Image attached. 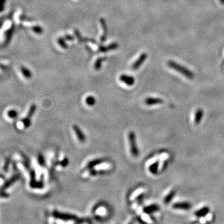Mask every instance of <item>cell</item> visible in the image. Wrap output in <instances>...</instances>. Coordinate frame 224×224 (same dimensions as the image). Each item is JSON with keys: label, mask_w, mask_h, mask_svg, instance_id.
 Returning <instances> with one entry per match:
<instances>
[{"label": "cell", "mask_w": 224, "mask_h": 224, "mask_svg": "<svg viewBox=\"0 0 224 224\" xmlns=\"http://www.w3.org/2000/svg\"><path fill=\"white\" fill-rule=\"evenodd\" d=\"M167 65L169 67H170L171 69L181 73L182 76H185L187 78L192 79L194 77V73L191 71H189L187 68L181 66V65H179L176 62L173 61H169L167 62Z\"/></svg>", "instance_id": "1"}, {"label": "cell", "mask_w": 224, "mask_h": 224, "mask_svg": "<svg viewBox=\"0 0 224 224\" xmlns=\"http://www.w3.org/2000/svg\"><path fill=\"white\" fill-rule=\"evenodd\" d=\"M128 139L130 144V150L132 156L134 158H137L139 156V153L137 146L136 134L133 131H130L128 133Z\"/></svg>", "instance_id": "2"}, {"label": "cell", "mask_w": 224, "mask_h": 224, "mask_svg": "<svg viewBox=\"0 0 224 224\" xmlns=\"http://www.w3.org/2000/svg\"><path fill=\"white\" fill-rule=\"evenodd\" d=\"M36 105L33 104V105H31V108H30V109H29V111L28 112V116L26 117V118L23 119V122L24 124V126L26 128H28L30 125H31V118L33 117L35 111H36Z\"/></svg>", "instance_id": "3"}, {"label": "cell", "mask_w": 224, "mask_h": 224, "mask_svg": "<svg viewBox=\"0 0 224 224\" xmlns=\"http://www.w3.org/2000/svg\"><path fill=\"white\" fill-rule=\"evenodd\" d=\"M72 128H73L74 132L76 133V136L78 138L79 141L81 142V143H84L85 141H86V136L84 134V133L82 132V131L81 130V129L77 125V124H73Z\"/></svg>", "instance_id": "4"}, {"label": "cell", "mask_w": 224, "mask_h": 224, "mask_svg": "<svg viewBox=\"0 0 224 224\" xmlns=\"http://www.w3.org/2000/svg\"><path fill=\"white\" fill-rule=\"evenodd\" d=\"M172 207L178 210L188 211L191 208V204L187 202H176L172 206Z\"/></svg>", "instance_id": "5"}, {"label": "cell", "mask_w": 224, "mask_h": 224, "mask_svg": "<svg viewBox=\"0 0 224 224\" xmlns=\"http://www.w3.org/2000/svg\"><path fill=\"white\" fill-rule=\"evenodd\" d=\"M119 78V81L126 83L128 86H132L134 82H135V80L132 76H127L126 74H122Z\"/></svg>", "instance_id": "6"}, {"label": "cell", "mask_w": 224, "mask_h": 224, "mask_svg": "<svg viewBox=\"0 0 224 224\" xmlns=\"http://www.w3.org/2000/svg\"><path fill=\"white\" fill-rule=\"evenodd\" d=\"M144 102L149 106L154 105L161 104L164 102V100L160 98H154V97H148L146 98L144 100Z\"/></svg>", "instance_id": "7"}, {"label": "cell", "mask_w": 224, "mask_h": 224, "mask_svg": "<svg viewBox=\"0 0 224 224\" xmlns=\"http://www.w3.org/2000/svg\"><path fill=\"white\" fill-rule=\"evenodd\" d=\"M147 57V54L146 53H143L140 57H139L137 61L134 62L133 65L132 66V69L133 70H136L138 69L139 67H140L141 66V64L145 61V60Z\"/></svg>", "instance_id": "8"}, {"label": "cell", "mask_w": 224, "mask_h": 224, "mask_svg": "<svg viewBox=\"0 0 224 224\" xmlns=\"http://www.w3.org/2000/svg\"><path fill=\"white\" fill-rule=\"evenodd\" d=\"M203 116L204 112L202 110L201 108L197 109V110L196 112L195 113V117H194V123H195L196 124H198L201 122Z\"/></svg>", "instance_id": "9"}, {"label": "cell", "mask_w": 224, "mask_h": 224, "mask_svg": "<svg viewBox=\"0 0 224 224\" xmlns=\"http://www.w3.org/2000/svg\"><path fill=\"white\" fill-rule=\"evenodd\" d=\"M105 161V159H94V160L93 161H91L90 162H89L87 164V166L86 167V169H92L93 167L96 166L97 165H98V164H102V163H103Z\"/></svg>", "instance_id": "10"}, {"label": "cell", "mask_w": 224, "mask_h": 224, "mask_svg": "<svg viewBox=\"0 0 224 224\" xmlns=\"http://www.w3.org/2000/svg\"><path fill=\"white\" fill-rule=\"evenodd\" d=\"M208 212H209V209L208 207H204V208L200 209V210L197 211L196 212V216H197V217H202V216L206 215V214Z\"/></svg>", "instance_id": "11"}, {"label": "cell", "mask_w": 224, "mask_h": 224, "mask_svg": "<svg viewBox=\"0 0 224 224\" xmlns=\"http://www.w3.org/2000/svg\"><path fill=\"white\" fill-rule=\"evenodd\" d=\"M21 71L22 73L23 74V76L25 77H26V78H31L32 77V73H31V72L27 68L24 67H21Z\"/></svg>", "instance_id": "12"}, {"label": "cell", "mask_w": 224, "mask_h": 224, "mask_svg": "<svg viewBox=\"0 0 224 224\" xmlns=\"http://www.w3.org/2000/svg\"><path fill=\"white\" fill-rule=\"evenodd\" d=\"M158 166H159V162L156 161V162L154 163L153 164H151V165L150 166V167H149V170L152 174H155L158 172Z\"/></svg>", "instance_id": "13"}, {"label": "cell", "mask_w": 224, "mask_h": 224, "mask_svg": "<svg viewBox=\"0 0 224 224\" xmlns=\"http://www.w3.org/2000/svg\"><path fill=\"white\" fill-rule=\"evenodd\" d=\"M175 195H176V191H171L168 194V195L165 197V199H164V202H165L166 204L172 201V199H173V197L175 196Z\"/></svg>", "instance_id": "14"}, {"label": "cell", "mask_w": 224, "mask_h": 224, "mask_svg": "<svg viewBox=\"0 0 224 224\" xmlns=\"http://www.w3.org/2000/svg\"><path fill=\"white\" fill-rule=\"evenodd\" d=\"M86 102L88 106H93L96 103V100L92 96H88L86 98Z\"/></svg>", "instance_id": "15"}, {"label": "cell", "mask_w": 224, "mask_h": 224, "mask_svg": "<svg viewBox=\"0 0 224 224\" xmlns=\"http://www.w3.org/2000/svg\"><path fill=\"white\" fill-rule=\"evenodd\" d=\"M19 176L18 175H16V176H14L11 179H10L9 181H8L6 184H4V186H3V189H5L6 188L8 187H9L10 185H11V184L13 183L14 182H15L16 181H17L18 179H19Z\"/></svg>", "instance_id": "16"}, {"label": "cell", "mask_w": 224, "mask_h": 224, "mask_svg": "<svg viewBox=\"0 0 224 224\" xmlns=\"http://www.w3.org/2000/svg\"><path fill=\"white\" fill-rule=\"evenodd\" d=\"M102 59H98L97 61L95 62V63L94 67L97 70V71H98L99 69H100L102 67Z\"/></svg>", "instance_id": "17"}, {"label": "cell", "mask_w": 224, "mask_h": 224, "mask_svg": "<svg viewBox=\"0 0 224 224\" xmlns=\"http://www.w3.org/2000/svg\"><path fill=\"white\" fill-rule=\"evenodd\" d=\"M33 31L37 34H41L43 33V29L40 26H35L33 28Z\"/></svg>", "instance_id": "18"}, {"label": "cell", "mask_w": 224, "mask_h": 224, "mask_svg": "<svg viewBox=\"0 0 224 224\" xmlns=\"http://www.w3.org/2000/svg\"><path fill=\"white\" fill-rule=\"evenodd\" d=\"M8 116L11 118H15L18 116V112L15 110H11L8 112Z\"/></svg>", "instance_id": "19"}, {"label": "cell", "mask_w": 224, "mask_h": 224, "mask_svg": "<svg viewBox=\"0 0 224 224\" xmlns=\"http://www.w3.org/2000/svg\"><path fill=\"white\" fill-rule=\"evenodd\" d=\"M58 43L61 45V46L63 47V48H67V44H66V42H64V39L62 38H59L58 39Z\"/></svg>", "instance_id": "20"}, {"label": "cell", "mask_w": 224, "mask_h": 224, "mask_svg": "<svg viewBox=\"0 0 224 224\" xmlns=\"http://www.w3.org/2000/svg\"><path fill=\"white\" fill-rule=\"evenodd\" d=\"M38 161H39V163L41 164V166H43L44 164V158L43 157L41 156V155H39V158H38Z\"/></svg>", "instance_id": "21"}, {"label": "cell", "mask_w": 224, "mask_h": 224, "mask_svg": "<svg viewBox=\"0 0 224 224\" xmlns=\"http://www.w3.org/2000/svg\"><path fill=\"white\" fill-rule=\"evenodd\" d=\"M68 163H69V161H68V159H67V158L64 159V160L62 161V166H64V167H66V166H67Z\"/></svg>", "instance_id": "22"}]
</instances>
